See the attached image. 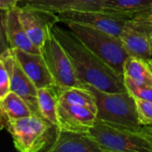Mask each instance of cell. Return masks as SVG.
Here are the masks:
<instances>
[{
	"instance_id": "27",
	"label": "cell",
	"mask_w": 152,
	"mask_h": 152,
	"mask_svg": "<svg viewBox=\"0 0 152 152\" xmlns=\"http://www.w3.org/2000/svg\"><path fill=\"white\" fill-rule=\"evenodd\" d=\"M146 17H147L148 20L152 24V10L150 11V12H146Z\"/></svg>"
},
{
	"instance_id": "7",
	"label": "cell",
	"mask_w": 152,
	"mask_h": 152,
	"mask_svg": "<svg viewBox=\"0 0 152 152\" xmlns=\"http://www.w3.org/2000/svg\"><path fill=\"white\" fill-rule=\"evenodd\" d=\"M40 53L45 60L55 85L60 89L83 87V84L76 76L67 53L53 36L52 30H50L48 37L40 47Z\"/></svg>"
},
{
	"instance_id": "3",
	"label": "cell",
	"mask_w": 152,
	"mask_h": 152,
	"mask_svg": "<svg viewBox=\"0 0 152 152\" xmlns=\"http://www.w3.org/2000/svg\"><path fill=\"white\" fill-rule=\"evenodd\" d=\"M66 25L92 52L124 77L123 66L128 57L121 39L107 32L87 25L67 23Z\"/></svg>"
},
{
	"instance_id": "21",
	"label": "cell",
	"mask_w": 152,
	"mask_h": 152,
	"mask_svg": "<svg viewBox=\"0 0 152 152\" xmlns=\"http://www.w3.org/2000/svg\"><path fill=\"white\" fill-rule=\"evenodd\" d=\"M124 85L126 91L134 99H142L152 102V88L138 86L126 76H124Z\"/></svg>"
},
{
	"instance_id": "23",
	"label": "cell",
	"mask_w": 152,
	"mask_h": 152,
	"mask_svg": "<svg viewBox=\"0 0 152 152\" xmlns=\"http://www.w3.org/2000/svg\"><path fill=\"white\" fill-rule=\"evenodd\" d=\"M10 92V77L6 67L0 57V101Z\"/></svg>"
},
{
	"instance_id": "26",
	"label": "cell",
	"mask_w": 152,
	"mask_h": 152,
	"mask_svg": "<svg viewBox=\"0 0 152 152\" xmlns=\"http://www.w3.org/2000/svg\"><path fill=\"white\" fill-rule=\"evenodd\" d=\"M19 0H0V10L6 11L12 8H14Z\"/></svg>"
},
{
	"instance_id": "6",
	"label": "cell",
	"mask_w": 152,
	"mask_h": 152,
	"mask_svg": "<svg viewBox=\"0 0 152 152\" xmlns=\"http://www.w3.org/2000/svg\"><path fill=\"white\" fill-rule=\"evenodd\" d=\"M55 127L42 117L31 115L9 122L5 129L11 134L16 150L37 152L47 146L50 130Z\"/></svg>"
},
{
	"instance_id": "19",
	"label": "cell",
	"mask_w": 152,
	"mask_h": 152,
	"mask_svg": "<svg viewBox=\"0 0 152 152\" xmlns=\"http://www.w3.org/2000/svg\"><path fill=\"white\" fill-rule=\"evenodd\" d=\"M58 100L87 108L94 112H97L95 99L93 94L86 87H69L60 89L58 87Z\"/></svg>"
},
{
	"instance_id": "24",
	"label": "cell",
	"mask_w": 152,
	"mask_h": 152,
	"mask_svg": "<svg viewBox=\"0 0 152 152\" xmlns=\"http://www.w3.org/2000/svg\"><path fill=\"white\" fill-rule=\"evenodd\" d=\"M9 45L4 35V30L2 22V10H0V56L4 54L9 50Z\"/></svg>"
},
{
	"instance_id": "9",
	"label": "cell",
	"mask_w": 152,
	"mask_h": 152,
	"mask_svg": "<svg viewBox=\"0 0 152 152\" xmlns=\"http://www.w3.org/2000/svg\"><path fill=\"white\" fill-rule=\"evenodd\" d=\"M10 77V91L21 97L28 104L32 115L42 117L37 105V88L22 70L10 49L0 56ZM43 118V117H42Z\"/></svg>"
},
{
	"instance_id": "22",
	"label": "cell",
	"mask_w": 152,
	"mask_h": 152,
	"mask_svg": "<svg viewBox=\"0 0 152 152\" xmlns=\"http://www.w3.org/2000/svg\"><path fill=\"white\" fill-rule=\"evenodd\" d=\"M134 101L140 123L142 126L152 125V102L142 99H134Z\"/></svg>"
},
{
	"instance_id": "28",
	"label": "cell",
	"mask_w": 152,
	"mask_h": 152,
	"mask_svg": "<svg viewBox=\"0 0 152 152\" xmlns=\"http://www.w3.org/2000/svg\"><path fill=\"white\" fill-rule=\"evenodd\" d=\"M150 42H151V53H152V29L150 33Z\"/></svg>"
},
{
	"instance_id": "25",
	"label": "cell",
	"mask_w": 152,
	"mask_h": 152,
	"mask_svg": "<svg viewBox=\"0 0 152 152\" xmlns=\"http://www.w3.org/2000/svg\"><path fill=\"white\" fill-rule=\"evenodd\" d=\"M139 133L148 141L152 150V125H144L139 130Z\"/></svg>"
},
{
	"instance_id": "8",
	"label": "cell",
	"mask_w": 152,
	"mask_h": 152,
	"mask_svg": "<svg viewBox=\"0 0 152 152\" xmlns=\"http://www.w3.org/2000/svg\"><path fill=\"white\" fill-rule=\"evenodd\" d=\"M146 12H142L135 22L122 33L119 38L128 56L142 59L152 65V53L150 42L152 24L148 20Z\"/></svg>"
},
{
	"instance_id": "2",
	"label": "cell",
	"mask_w": 152,
	"mask_h": 152,
	"mask_svg": "<svg viewBox=\"0 0 152 152\" xmlns=\"http://www.w3.org/2000/svg\"><path fill=\"white\" fill-rule=\"evenodd\" d=\"M83 86L94 96L98 119L139 132L142 125L137 116L134 98L127 91L108 93L91 85L84 84Z\"/></svg>"
},
{
	"instance_id": "20",
	"label": "cell",
	"mask_w": 152,
	"mask_h": 152,
	"mask_svg": "<svg viewBox=\"0 0 152 152\" xmlns=\"http://www.w3.org/2000/svg\"><path fill=\"white\" fill-rule=\"evenodd\" d=\"M102 8L121 12H145L152 10V0H103Z\"/></svg>"
},
{
	"instance_id": "15",
	"label": "cell",
	"mask_w": 152,
	"mask_h": 152,
	"mask_svg": "<svg viewBox=\"0 0 152 152\" xmlns=\"http://www.w3.org/2000/svg\"><path fill=\"white\" fill-rule=\"evenodd\" d=\"M49 152H102L87 133L56 129L54 142L47 149Z\"/></svg>"
},
{
	"instance_id": "16",
	"label": "cell",
	"mask_w": 152,
	"mask_h": 152,
	"mask_svg": "<svg viewBox=\"0 0 152 152\" xmlns=\"http://www.w3.org/2000/svg\"><path fill=\"white\" fill-rule=\"evenodd\" d=\"M31 115L32 113L25 101L12 91L0 101V129H4L11 121Z\"/></svg>"
},
{
	"instance_id": "12",
	"label": "cell",
	"mask_w": 152,
	"mask_h": 152,
	"mask_svg": "<svg viewBox=\"0 0 152 152\" xmlns=\"http://www.w3.org/2000/svg\"><path fill=\"white\" fill-rule=\"evenodd\" d=\"M10 51L37 89L56 86L41 53H28L20 49H10Z\"/></svg>"
},
{
	"instance_id": "14",
	"label": "cell",
	"mask_w": 152,
	"mask_h": 152,
	"mask_svg": "<svg viewBox=\"0 0 152 152\" xmlns=\"http://www.w3.org/2000/svg\"><path fill=\"white\" fill-rule=\"evenodd\" d=\"M103 0H19L17 5L30 7L52 13L69 11L101 10Z\"/></svg>"
},
{
	"instance_id": "11",
	"label": "cell",
	"mask_w": 152,
	"mask_h": 152,
	"mask_svg": "<svg viewBox=\"0 0 152 152\" xmlns=\"http://www.w3.org/2000/svg\"><path fill=\"white\" fill-rule=\"evenodd\" d=\"M97 119L91 110L58 101L57 129L70 132L87 133Z\"/></svg>"
},
{
	"instance_id": "13",
	"label": "cell",
	"mask_w": 152,
	"mask_h": 152,
	"mask_svg": "<svg viewBox=\"0 0 152 152\" xmlns=\"http://www.w3.org/2000/svg\"><path fill=\"white\" fill-rule=\"evenodd\" d=\"M2 22L10 49H20L28 53H40V50L33 45L23 28L19 19L17 5L14 8L2 11Z\"/></svg>"
},
{
	"instance_id": "1",
	"label": "cell",
	"mask_w": 152,
	"mask_h": 152,
	"mask_svg": "<svg viewBox=\"0 0 152 152\" xmlns=\"http://www.w3.org/2000/svg\"><path fill=\"white\" fill-rule=\"evenodd\" d=\"M51 30L67 53L77 77L83 85H91L108 93L126 91L124 77L92 52L67 26L57 22Z\"/></svg>"
},
{
	"instance_id": "4",
	"label": "cell",
	"mask_w": 152,
	"mask_h": 152,
	"mask_svg": "<svg viewBox=\"0 0 152 152\" xmlns=\"http://www.w3.org/2000/svg\"><path fill=\"white\" fill-rule=\"evenodd\" d=\"M87 134L102 152H152L150 143L139 132L98 118Z\"/></svg>"
},
{
	"instance_id": "18",
	"label": "cell",
	"mask_w": 152,
	"mask_h": 152,
	"mask_svg": "<svg viewBox=\"0 0 152 152\" xmlns=\"http://www.w3.org/2000/svg\"><path fill=\"white\" fill-rule=\"evenodd\" d=\"M58 86H46L37 89V105L40 115L57 128Z\"/></svg>"
},
{
	"instance_id": "17",
	"label": "cell",
	"mask_w": 152,
	"mask_h": 152,
	"mask_svg": "<svg viewBox=\"0 0 152 152\" xmlns=\"http://www.w3.org/2000/svg\"><path fill=\"white\" fill-rule=\"evenodd\" d=\"M123 75L138 86L152 88V65L142 59L128 56L124 62Z\"/></svg>"
},
{
	"instance_id": "5",
	"label": "cell",
	"mask_w": 152,
	"mask_h": 152,
	"mask_svg": "<svg viewBox=\"0 0 152 152\" xmlns=\"http://www.w3.org/2000/svg\"><path fill=\"white\" fill-rule=\"evenodd\" d=\"M142 12H121L108 9L92 11H69L56 13L59 23L87 25L117 37L131 27Z\"/></svg>"
},
{
	"instance_id": "10",
	"label": "cell",
	"mask_w": 152,
	"mask_h": 152,
	"mask_svg": "<svg viewBox=\"0 0 152 152\" xmlns=\"http://www.w3.org/2000/svg\"><path fill=\"white\" fill-rule=\"evenodd\" d=\"M17 8L19 19L27 36L33 45L40 50L50 33L51 28L58 22L56 14L30 7L17 5Z\"/></svg>"
}]
</instances>
